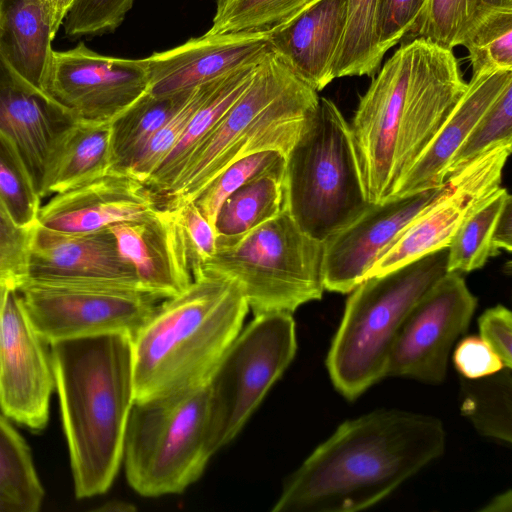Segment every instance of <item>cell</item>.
Segmentation results:
<instances>
[{
	"mask_svg": "<svg viewBox=\"0 0 512 512\" xmlns=\"http://www.w3.org/2000/svg\"><path fill=\"white\" fill-rule=\"evenodd\" d=\"M77 498L105 493L122 464L135 402L132 337L105 333L50 343Z\"/></svg>",
	"mask_w": 512,
	"mask_h": 512,
	"instance_id": "3957f363",
	"label": "cell"
},
{
	"mask_svg": "<svg viewBox=\"0 0 512 512\" xmlns=\"http://www.w3.org/2000/svg\"><path fill=\"white\" fill-rule=\"evenodd\" d=\"M286 209V163L241 186L220 206L217 238H236Z\"/></svg>",
	"mask_w": 512,
	"mask_h": 512,
	"instance_id": "4316f807",
	"label": "cell"
},
{
	"mask_svg": "<svg viewBox=\"0 0 512 512\" xmlns=\"http://www.w3.org/2000/svg\"><path fill=\"white\" fill-rule=\"evenodd\" d=\"M428 0H379L377 42L380 55L404 39L414 28Z\"/></svg>",
	"mask_w": 512,
	"mask_h": 512,
	"instance_id": "b9f144b4",
	"label": "cell"
},
{
	"mask_svg": "<svg viewBox=\"0 0 512 512\" xmlns=\"http://www.w3.org/2000/svg\"><path fill=\"white\" fill-rule=\"evenodd\" d=\"M43 496L28 446L0 415V512H36Z\"/></svg>",
	"mask_w": 512,
	"mask_h": 512,
	"instance_id": "4dcf8cb0",
	"label": "cell"
},
{
	"mask_svg": "<svg viewBox=\"0 0 512 512\" xmlns=\"http://www.w3.org/2000/svg\"><path fill=\"white\" fill-rule=\"evenodd\" d=\"M0 202L25 228L37 222L41 198L14 142L0 131Z\"/></svg>",
	"mask_w": 512,
	"mask_h": 512,
	"instance_id": "e575fe53",
	"label": "cell"
},
{
	"mask_svg": "<svg viewBox=\"0 0 512 512\" xmlns=\"http://www.w3.org/2000/svg\"><path fill=\"white\" fill-rule=\"evenodd\" d=\"M18 289L31 323L47 344L105 333L132 337L161 300L109 283L27 280Z\"/></svg>",
	"mask_w": 512,
	"mask_h": 512,
	"instance_id": "8fae6325",
	"label": "cell"
},
{
	"mask_svg": "<svg viewBox=\"0 0 512 512\" xmlns=\"http://www.w3.org/2000/svg\"><path fill=\"white\" fill-rule=\"evenodd\" d=\"M108 228L121 257L132 266L146 292L166 299L192 283V263L179 208L156 206L139 218Z\"/></svg>",
	"mask_w": 512,
	"mask_h": 512,
	"instance_id": "e0dca14e",
	"label": "cell"
},
{
	"mask_svg": "<svg viewBox=\"0 0 512 512\" xmlns=\"http://www.w3.org/2000/svg\"><path fill=\"white\" fill-rule=\"evenodd\" d=\"M111 171L110 125L75 123L49 164L40 198L68 190Z\"/></svg>",
	"mask_w": 512,
	"mask_h": 512,
	"instance_id": "484cf974",
	"label": "cell"
},
{
	"mask_svg": "<svg viewBox=\"0 0 512 512\" xmlns=\"http://www.w3.org/2000/svg\"><path fill=\"white\" fill-rule=\"evenodd\" d=\"M324 242L306 234L287 209L236 238H217L199 272L233 281L253 315L283 311L323 295ZM195 274V275H196Z\"/></svg>",
	"mask_w": 512,
	"mask_h": 512,
	"instance_id": "52a82bcc",
	"label": "cell"
},
{
	"mask_svg": "<svg viewBox=\"0 0 512 512\" xmlns=\"http://www.w3.org/2000/svg\"><path fill=\"white\" fill-rule=\"evenodd\" d=\"M27 280L110 283L145 291L108 227L68 234L35 224Z\"/></svg>",
	"mask_w": 512,
	"mask_h": 512,
	"instance_id": "ffe728a7",
	"label": "cell"
},
{
	"mask_svg": "<svg viewBox=\"0 0 512 512\" xmlns=\"http://www.w3.org/2000/svg\"><path fill=\"white\" fill-rule=\"evenodd\" d=\"M32 230L19 226L0 202V283L26 281Z\"/></svg>",
	"mask_w": 512,
	"mask_h": 512,
	"instance_id": "60d3db41",
	"label": "cell"
},
{
	"mask_svg": "<svg viewBox=\"0 0 512 512\" xmlns=\"http://www.w3.org/2000/svg\"><path fill=\"white\" fill-rule=\"evenodd\" d=\"M134 507L123 501H110L97 508V511H131Z\"/></svg>",
	"mask_w": 512,
	"mask_h": 512,
	"instance_id": "681fc988",
	"label": "cell"
},
{
	"mask_svg": "<svg viewBox=\"0 0 512 512\" xmlns=\"http://www.w3.org/2000/svg\"><path fill=\"white\" fill-rule=\"evenodd\" d=\"M156 206L144 184L125 172L111 170L56 193L40 206L36 224L61 233H87L134 220Z\"/></svg>",
	"mask_w": 512,
	"mask_h": 512,
	"instance_id": "44dd1931",
	"label": "cell"
},
{
	"mask_svg": "<svg viewBox=\"0 0 512 512\" xmlns=\"http://www.w3.org/2000/svg\"><path fill=\"white\" fill-rule=\"evenodd\" d=\"M477 306L460 273H446L413 307L392 347L386 376L441 383L456 340Z\"/></svg>",
	"mask_w": 512,
	"mask_h": 512,
	"instance_id": "5bb4252c",
	"label": "cell"
},
{
	"mask_svg": "<svg viewBox=\"0 0 512 512\" xmlns=\"http://www.w3.org/2000/svg\"><path fill=\"white\" fill-rule=\"evenodd\" d=\"M492 255L496 256L501 250H512V198L509 194L505 199L495 220L491 237Z\"/></svg>",
	"mask_w": 512,
	"mask_h": 512,
	"instance_id": "bcb514c9",
	"label": "cell"
},
{
	"mask_svg": "<svg viewBox=\"0 0 512 512\" xmlns=\"http://www.w3.org/2000/svg\"><path fill=\"white\" fill-rule=\"evenodd\" d=\"M372 77L350 127L367 201L390 199L466 90L457 58L409 39Z\"/></svg>",
	"mask_w": 512,
	"mask_h": 512,
	"instance_id": "6da1fadb",
	"label": "cell"
},
{
	"mask_svg": "<svg viewBox=\"0 0 512 512\" xmlns=\"http://www.w3.org/2000/svg\"><path fill=\"white\" fill-rule=\"evenodd\" d=\"M316 0H216L207 34L240 31L269 32L284 24Z\"/></svg>",
	"mask_w": 512,
	"mask_h": 512,
	"instance_id": "836d02e7",
	"label": "cell"
},
{
	"mask_svg": "<svg viewBox=\"0 0 512 512\" xmlns=\"http://www.w3.org/2000/svg\"><path fill=\"white\" fill-rule=\"evenodd\" d=\"M461 412L483 436L512 441V375L504 367L496 373L461 384Z\"/></svg>",
	"mask_w": 512,
	"mask_h": 512,
	"instance_id": "f546056e",
	"label": "cell"
},
{
	"mask_svg": "<svg viewBox=\"0 0 512 512\" xmlns=\"http://www.w3.org/2000/svg\"><path fill=\"white\" fill-rule=\"evenodd\" d=\"M480 337L499 356L505 367L512 368V314L503 305L483 312L478 320Z\"/></svg>",
	"mask_w": 512,
	"mask_h": 512,
	"instance_id": "f6af8a7d",
	"label": "cell"
},
{
	"mask_svg": "<svg viewBox=\"0 0 512 512\" xmlns=\"http://www.w3.org/2000/svg\"><path fill=\"white\" fill-rule=\"evenodd\" d=\"M348 0H316L269 31L270 48L316 92L333 79L331 67L342 39Z\"/></svg>",
	"mask_w": 512,
	"mask_h": 512,
	"instance_id": "7402d4cb",
	"label": "cell"
},
{
	"mask_svg": "<svg viewBox=\"0 0 512 512\" xmlns=\"http://www.w3.org/2000/svg\"><path fill=\"white\" fill-rule=\"evenodd\" d=\"M502 12H512V0H428L408 40L423 37L452 50Z\"/></svg>",
	"mask_w": 512,
	"mask_h": 512,
	"instance_id": "f1b7e54d",
	"label": "cell"
},
{
	"mask_svg": "<svg viewBox=\"0 0 512 512\" xmlns=\"http://www.w3.org/2000/svg\"><path fill=\"white\" fill-rule=\"evenodd\" d=\"M262 57L217 80L211 94L195 113L177 144L145 181L144 185L155 202L171 187L194 150L247 88Z\"/></svg>",
	"mask_w": 512,
	"mask_h": 512,
	"instance_id": "d4e9b609",
	"label": "cell"
},
{
	"mask_svg": "<svg viewBox=\"0 0 512 512\" xmlns=\"http://www.w3.org/2000/svg\"><path fill=\"white\" fill-rule=\"evenodd\" d=\"M508 142H512V83L502 91L456 151L447 177L492 147Z\"/></svg>",
	"mask_w": 512,
	"mask_h": 512,
	"instance_id": "74e56055",
	"label": "cell"
},
{
	"mask_svg": "<svg viewBox=\"0 0 512 512\" xmlns=\"http://www.w3.org/2000/svg\"><path fill=\"white\" fill-rule=\"evenodd\" d=\"M285 163L286 157L273 150L240 158L218 174L192 202L214 226L217 212L228 196L254 178Z\"/></svg>",
	"mask_w": 512,
	"mask_h": 512,
	"instance_id": "8d00e7d4",
	"label": "cell"
},
{
	"mask_svg": "<svg viewBox=\"0 0 512 512\" xmlns=\"http://www.w3.org/2000/svg\"><path fill=\"white\" fill-rule=\"evenodd\" d=\"M437 187L371 206L346 228L324 242V288L349 293L378 257L445 188Z\"/></svg>",
	"mask_w": 512,
	"mask_h": 512,
	"instance_id": "2e32d148",
	"label": "cell"
},
{
	"mask_svg": "<svg viewBox=\"0 0 512 512\" xmlns=\"http://www.w3.org/2000/svg\"><path fill=\"white\" fill-rule=\"evenodd\" d=\"M370 206L349 123L332 100L320 97L286 157V209L306 234L325 242Z\"/></svg>",
	"mask_w": 512,
	"mask_h": 512,
	"instance_id": "ba28073f",
	"label": "cell"
},
{
	"mask_svg": "<svg viewBox=\"0 0 512 512\" xmlns=\"http://www.w3.org/2000/svg\"><path fill=\"white\" fill-rule=\"evenodd\" d=\"M379 0H348L344 33L333 58V79L346 76L373 77L383 57L377 42Z\"/></svg>",
	"mask_w": 512,
	"mask_h": 512,
	"instance_id": "1f68e13d",
	"label": "cell"
},
{
	"mask_svg": "<svg viewBox=\"0 0 512 512\" xmlns=\"http://www.w3.org/2000/svg\"><path fill=\"white\" fill-rule=\"evenodd\" d=\"M191 90L166 96H154L147 91L115 119L110 125L111 170L125 172Z\"/></svg>",
	"mask_w": 512,
	"mask_h": 512,
	"instance_id": "83f0119b",
	"label": "cell"
},
{
	"mask_svg": "<svg viewBox=\"0 0 512 512\" xmlns=\"http://www.w3.org/2000/svg\"><path fill=\"white\" fill-rule=\"evenodd\" d=\"M297 351L292 313L254 315L232 342L208 385V448L213 456L242 430Z\"/></svg>",
	"mask_w": 512,
	"mask_h": 512,
	"instance_id": "30bf717a",
	"label": "cell"
},
{
	"mask_svg": "<svg viewBox=\"0 0 512 512\" xmlns=\"http://www.w3.org/2000/svg\"><path fill=\"white\" fill-rule=\"evenodd\" d=\"M179 209L194 277L202 264L214 255L217 236L214 226L193 202Z\"/></svg>",
	"mask_w": 512,
	"mask_h": 512,
	"instance_id": "7bdbcfd3",
	"label": "cell"
},
{
	"mask_svg": "<svg viewBox=\"0 0 512 512\" xmlns=\"http://www.w3.org/2000/svg\"><path fill=\"white\" fill-rule=\"evenodd\" d=\"M249 312L238 286L199 272L132 336L135 402L206 387Z\"/></svg>",
	"mask_w": 512,
	"mask_h": 512,
	"instance_id": "277c9868",
	"label": "cell"
},
{
	"mask_svg": "<svg viewBox=\"0 0 512 512\" xmlns=\"http://www.w3.org/2000/svg\"><path fill=\"white\" fill-rule=\"evenodd\" d=\"M445 449L433 416L378 410L342 423L287 478L273 512H356L396 490Z\"/></svg>",
	"mask_w": 512,
	"mask_h": 512,
	"instance_id": "7a4b0ae2",
	"label": "cell"
},
{
	"mask_svg": "<svg viewBox=\"0 0 512 512\" xmlns=\"http://www.w3.org/2000/svg\"><path fill=\"white\" fill-rule=\"evenodd\" d=\"M52 17V29L56 35L74 0H47Z\"/></svg>",
	"mask_w": 512,
	"mask_h": 512,
	"instance_id": "7dc6e473",
	"label": "cell"
},
{
	"mask_svg": "<svg viewBox=\"0 0 512 512\" xmlns=\"http://www.w3.org/2000/svg\"><path fill=\"white\" fill-rule=\"evenodd\" d=\"M144 59L99 54L83 42L52 51L43 91L76 122L111 125L148 91Z\"/></svg>",
	"mask_w": 512,
	"mask_h": 512,
	"instance_id": "7c38bea8",
	"label": "cell"
},
{
	"mask_svg": "<svg viewBox=\"0 0 512 512\" xmlns=\"http://www.w3.org/2000/svg\"><path fill=\"white\" fill-rule=\"evenodd\" d=\"M46 345L30 321L18 287L0 283V409L34 430L46 426L55 389Z\"/></svg>",
	"mask_w": 512,
	"mask_h": 512,
	"instance_id": "9a60e30c",
	"label": "cell"
},
{
	"mask_svg": "<svg viewBox=\"0 0 512 512\" xmlns=\"http://www.w3.org/2000/svg\"><path fill=\"white\" fill-rule=\"evenodd\" d=\"M453 362L459 373L467 379L491 375L504 368L499 356L481 338L469 336L457 345Z\"/></svg>",
	"mask_w": 512,
	"mask_h": 512,
	"instance_id": "ee69618b",
	"label": "cell"
},
{
	"mask_svg": "<svg viewBox=\"0 0 512 512\" xmlns=\"http://www.w3.org/2000/svg\"><path fill=\"white\" fill-rule=\"evenodd\" d=\"M75 123L67 110L0 55V131L16 145L39 197L51 159Z\"/></svg>",
	"mask_w": 512,
	"mask_h": 512,
	"instance_id": "ac0fdd59",
	"label": "cell"
},
{
	"mask_svg": "<svg viewBox=\"0 0 512 512\" xmlns=\"http://www.w3.org/2000/svg\"><path fill=\"white\" fill-rule=\"evenodd\" d=\"M512 83V71L472 75L465 92L432 141L400 181L392 197H401L442 185L450 162L472 129ZM391 197V198H392Z\"/></svg>",
	"mask_w": 512,
	"mask_h": 512,
	"instance_id": "603a6c76",
	"label": "cell"
},
{
	"mask_svg": "<svg viewBox=\"0 0 512 512\" xmlns=\"http://www.w3.org/2000/svg\"><path fill=\"white\" fill-rule=\"evenodd\" d=\"M508 195V191L500 187L462 223L448 246V272L461 274L474 271L482 268L493 256L491 248L493 227Z\"/></svg>",
	"mask_w": 512,
	"mask_h": 512,
	"instance_id": "d6a6232c",
	"label": "cell"
},
{
	"mask_svg": "<svg viewBox=\"0 0 512 512\" xmlns=\"http://www.w3.org/2000/svg\"><path fill=\"white\" fill-rule=\"evenodd\" d=\"M448 247L364 279L347 299L326 365L337 391L354 400L386 377L394 342L413 307L446 274Z\"/></svg>",
	"mask_w": 512,
	"mask_h": 512,
	"instance_id": "8992f818",
	"label": "cell"
},
{
	"mask_svg": "<svg viewBox=\"0 0 512 512\" xmlns=\"http://www.w3.org/2000/svg\"><path fill=\"white\" fill-rule=\"evenodd\" d=\"M218 79L191 90L184 103L150 139L126 168L125 173L134 177L142 184L145 183L166 155L177 144L195 113L211 94Z\"/></svg>",
	"mask_w": 512,
	"mask_h": 512,
	"instance_id": "d590c367",
	"label": "cell"
},
{
	"mask_svg": "<svg viewBox=\"0 0 512 512\" xmlns=\"http://www.w3.org/2000/svg\"><path fill=\"white\" fill-rule=\"evenodd\" d=\"M511 144L496 145L451 174L439 196L378 257L365 279L448 247L462 223L501 187Z\"/></svg>",
	"mask_w": 512,
	"mask_h": 512,
	"instance_id": "4fadbf2b",
	"label": "cell"
},
{
	"mask_svg": "<svg viewBox=\"0 0 512 512\" xmlns=\"http://www.w3.org/2000/svg\"><path fill=\"white\" fill-rule=\"evenodd\" d=\"M211 457L207 386L134 402L122 463L135 492L144 497L182 493L200 478Z\"/></svg>",
	"mask_w": 512,
	"mask_h": 512,
	"instance_id": "9c48e42d",
	"label": "cell"
},
{
	"mask_svg": "<svg viewBox=\"0 0 512 512\" xmlns=\"http://www.w3.org/2000/svg\"><path fill=\"white\" fill-rule=\"evenodd\" d=\"M135 0H74L64 21L67 37L113 32L123 22Z\"/></svg>",
	"mask_w": 512,
	"mask_h": 512,
	"instance_id": "ab89813d",
	"label": "cell"
},
{
	"mask_svg": "<svg viewBox=\"0 0 512 512\" xmlns=\"http://www.w3.org/2000/svg\"><path fill=\"white\" fill-rule=\"evenodd\" d=\"M54 37L47 0H0V55L42 91Z\"/></svg>",
	"mask_w": 512,
	"mask_h": 512,
	"instance_id": "cb8c5ba5",
	"label": "cell"
},
{
	"mask_svg": "<svg viewBox=\"0 0 512 512\" xmlns=\"http://www.w3.org/2000/svg\"><path fill=\"white\" fill-rule=\"evenodd\" d=\"M319 102L318 93L269 47L247 88L156 205L176 209L192 202L226 167L248 155L273 150L287 157Z\"/></svg>",
	"mask_w": 512,
	"mask_h": 512,
	"instance_id": "5b68a950",
	"label": "cell"
},
{
	"mask_svg": "<svg viewBox=\"0 0 512 512\" xmlns=\"http://www.w3.org/2000/svg\"><path fill=\"white\" fill-rule=\"evenodd\" d=\"M468 50L472 75L512 71V12L498 13L483 22L463 45Z\"/></svg>",
	"mask_w": 512,
	"mask_h": 512,
	"instance_id": "f35d334b",
	"label": "cell"
},
{
	"mask_svg": "<svg viewBox=\"0 0 512 512\" xmlns=\"http://www.w3.org/2000/svg\"><path fill=\"white\" fill-rule=\"evenodd\" d=\"M269 33L240 31L191 38L146 57L148 93L166 96L214 81L260 59L269 49Z\"/></svg>",
	"mask_w": 512,
	"mask_h": 512,
	"instance_id": "d6986e66",
	"label": "cell"
},
{
	"mask_svg": "<svg viewBox=\"0 0 512 512\" xmlns=\"http://www.w3.org/2000/svg\"><path fill=\"white\" fill-rule=\"evenodd\" d=\"M512 495L511 490H507L495 496L485 507L481 509L484 512H511Z\"/></svg>",
	"mask_w": 512,
	"mask_h": 512,
	"instance_id": "c3c4849f",
	"label": "cell"
}]
</instances>
